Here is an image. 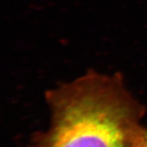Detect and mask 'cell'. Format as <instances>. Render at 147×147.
I'll return each instance as SVG.
<instances>
[{
    "mask_svg": "<svg viewBox=\"0 0 147 147\" xmlns=\"http://www.w3.org/2000/svg\"><path fill=\"white\" fill-rule=\"evenodd\" d=\"M51 125L30 147H142L144 106L120 75L90 71L46 93Z\"/></svg>",
    "mask_w": 147,
    "mask_h": 147,
    "instance_id": "6da1fadb",
    "label": "cell"
},
{
    "mask_svg": "<svg viewBox=\"0 0 147 147\" xmlns=\"http://www.w3.org/2000/svg\"><path fill=\"white\" fill-rule=\"evenodd\" d=\"M142 147H147V128H146V131H145L144 142H143V146H142Z\"/></svg>",
    "mask_w": 147,
    "mask_h": 147,
    "instance_id": "7a4b0ae2",
    "label": "cell"
}]
</instances>
